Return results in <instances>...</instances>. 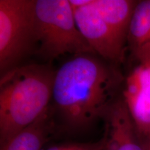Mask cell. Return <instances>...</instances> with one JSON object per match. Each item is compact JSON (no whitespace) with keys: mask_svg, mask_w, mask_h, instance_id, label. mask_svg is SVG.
<instances>
[{"mask_svg":"<svg viewBox=\"0 0 150 150\" xmlns=\"http://www.w3.org/2000/svg\"><path fill=\"white\" fill-rule=\"evenodd\" d=\"M125 78L113 64L81 54L55 72L52 99L67 128L81 131L104 119Z\"/></svg>","mask_w":150,"mask_h":150,"instance_id":"1","label":"cell"},{"mask_svg":"<svg viewBox=\"0 0 150 150\" xmlns=\"http://www.w3.org/2000/svg\"><path fill=\"white\" fill-rule=\"evenodd\" d=\"M55 72L47 65L31 64L1 75L0 146L48 112Z\"/></svg>","mask_w":150,"mask_h":150,"instance_id":"2","label":"cell"},{"mask_svg":"<svg viewBox=\"0 0 150 150\" xmlns=\"http://www.w3.org/2000/svg\"><path fill=\"white\" fill-rule=\"evenodd\" d=\"M36 53L52 61L72 54H94L75 21L69 0H35Z\"/></svg>","mask_w":150,"mask_h":150,"instance_id":"3","label":"cell"},{"mask_svg":"<svg viewBox=\"0 0 150 150\" xmlns=\"http://www.w3.org/2000/svg\"><path fill=\"white\" fill-rule=\"evenodd\" d=\"M35 0H0L1 75L36 52Z\"/></svg>","mask_w":150,"mask_h":150,"instance_id":"4","label":"cell"},{"mask_svg":"<svg viewBox=\"0 0 150 150\" xmlns=\"http://www.w3.org/2000/svg\"><path fill=\"white\" fill-rule=\"evenodd\" d=\"M132 56L136 65L125 79L122 97L140 140H150V45Z\"/></svg>","mask_w":150,"mask_h":150,"instance_id":"5","label":"cell"},{"mask_svg":"<svg viewBox=\"0 0 150 150\" xmlns=\"http://www.w3.org/2000/svg\"><path fill=\"white\" fill-rule=\"evenodd\" d=\"M93 2L94 0L85 6L72 8L78 29L95 53L110 63L120 64L125 59L127 42L102 18Z\"/></svg>","mask_w":150,"mask_h":150,"instance_id":"6","label":"cell"},{"mask_svg":"<svg viewBox=\"0 0 150 150\" xmlns=\"http://www.w3.org/2000/svg\"><path fill=\"white\" fill-rule=\"evenodd\" d=\"M103 120L106 140L103 150H145L122 97L114 102Z\"/></svg>","mask_w":150,"mask_h":150,"instance_id":"7","label":"cell"},{"mask_svg":"<svg viewBox=\"0 0 150 150\" xmlns=\"http://www.w3.org/2000/svg\"><path fill=\"white\" fill-rule=\"evenodd\" d=\"M55 128L50 109L36 122L19 131L0 146V150H42L53 136Z\"/></svg>","mask_w":150,"mask_h":150,"instance_id":"8","label":"cell"},{"mask_svg":"<svg viewBox=\"0 0 150 150\" xmlns=\"http://www.w3.org/2000/svg\"><path fill=\"white\" fill-rule=\"evenodd\" d=\"M138 1L94 0L93 6L113 31L127 42L131 18Z\"/></svg>","mask_w":150,"mask_h":150,"instance_id":"9","label":"cell"},{"mask_svg":"<svg viewBox=\"0 0 150 150\" xmlns=\"http://www.w3.org/2000/svg\"><path fill=\"white\" fill-rule=\"evenodd\" d=\"M150 45V0L138 1L129 24L127 47L131 54Z\"/></svg>","mask_w":150,"mask_h":150,"instance_id":"10","label":"cell"},{"mask_svg":"<svg viewBox=\"0 0 150 150\" xmlns=\"http://www.w3.org/2000/svg\"><path fill=\"white\" fill-rule=\"evenodd\" d=\"M105 137L95 142H68L53 145L45 150H103L105 145Z\"/></svg>","mask_w":150,"mask_h":150,"instance_id":"11","label":"cell"},{"mask_svg":"<svg viewBox=\"0 0 150 150\" xmlns=\"http://www.w3.org/2000/svg\"><path fill=\"white\" fill-rule=\"evenodd\" d=\"M145 150H150V140H142Z\"/></svg>","mask_w":150,"mask_h":150,"instance_id":"12","label":"cell"}]
</instances>
